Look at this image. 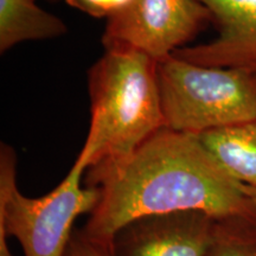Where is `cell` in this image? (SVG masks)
<instances>
[{"label":"cell","instance_id":"obj_1","mask_svg":"<svg viewBox=\"0 0 256 256\" xmlns=\"http://www.w3.org/2000/svg\"><path fill=\"white\" fill-rule=\"evenodd\" d=\"M84 185L98 202L82 232L110 246L133 220L179 211L214 218H256V209L238 183L210 154L196 134L164 127L130 154L104 160L86 171Z\"/></svg>","mask_w":256,"mask_h":256},{"label":"cell","instance_id":"obj_11","mask_svg":"<svg viewBox=\"0 0 256 256\" xmlns=\"http://www.w3.org/2000/svg\"><path fill=\"white\" fill-rule=\"evenodd\" d=\"M134 0H66L70 8L94 18L108 19L122 14Z\"/></svg>","mask_w":256,"mask_h":256},{"label":"cell","instance_id":"obj_2","mask_svg":"<svg viewBox=\"0 0 256 256\" xmlns=\"http://www.w3.org/2000/svg\"><path fill=\"white\" fill-rule=\"evenodd\" d=\"M104 49L88 74L90 124L80 152L88 168L130 154L165 127L158 62L132 48Z\"/></svg>","mask_w":256,"mask_h":256},{"label":"cell","instance_id":"obj_6","mask_svg":"<svg viewBox=\"0 0 256 256\" xmlns=\"http://www.w3.org/2000/svg\"><path fill=\"white\" fill-rule=\"evenodd\" d=\"M215 224L200 211L142 217L116 232L110 250L113 256H206Z\"/></svg>","mask_w":256,"mask_h":256},{"label":"cell","instance_id":"obj_13","mask_svg":"<svg viewBox=\"0 0 256 256\" xmlns=\"http://www.w3.org/2000/svg\"><path fill=\"white\" fill-rule=\"evenodd\" d=\"M244 191L246 194H248L249 198H250L252 204H254L255 209H256V188H252V186H246L244 185Z\"/></svg>","mask_w":256,"mask_h":256},{"label":"cell","instance_id":"obj_4","mask_svg":"<svg viewBox=\"0 0 256 256\" xmlns=\"http://www.w3.org/2000/svg\"><path fill=\"white\" fill-rule=\"evenodd\" d=\"M165 127L200 136L256 119V72L198 66L174 55L158 62Z\"/></svg>","mask_w":256,"mask_h":256},{"label":"cell","instance_id":"obj_5","mask_svg":"<svg viewBox=\"0 0 256 256\" xmlns=\"http://www.w3.org/2000/svg\"><path fill=\"white\" fill-rule=\"evenodd\" d=\"M210 24L211 12L200 0H134L108 19L102 44L132 48L159 62L188 46Z\"/></svg>","mask_w":256,"mask_h":256},{"label":"cell","instance_id":"obj_8","mask_svg":"<svg viewBox=\"0 0 256 256\" xmlns=\"http://www.w3.org/2000/svg\"><path fill=\"white\" fill-rule=\"evenodd\" d=\"M198 138L234 179L256 188V119L208 130Z\"/></svg>","mask_w":256,"mask_h":256},{"label":"cell","instance_id":"obj_9","mask_svg":"<svg viewBox=\"0 0 256 256\" xmlns=\"http://www.w3.org/2000/svg\"><path fill=\"white\" fill-rule=\"evenodd\" d=\"M62 19L37 5L36 0H0V52L22 42L57 38L66 34Z\"/></svg>","mask_w":256,"mask_h":256},{"label":"cell","instance_id":"obj_7","mask_svg":"<svg viewBox=\"0 0 256 256\" xmlns=\"http://www.w3.org/2000/svg\"><path fill=\"white\" fill-rule=\"evenodd\" d=\"M209 8L217 37L188 46L174 56L204 66L256 72V0H200Z\"/></svg>","mask_w":256,"mask_h":256},{"label":"cell","instance_id":"obj_14","mask_svg":"<svg viewBox=\"0 0 256 256\" xmlns=\"http://www.w3.org/2000/svg\"><path fill=\"white\" fill-rule=\"evenodd\" d=\"M48 2H60V0H48ZM66 2V0H64Z\"/></svg>","mask_w":256,"mask_h":256},{"label":"cell","instance_id":"obj_10","mask_svg":"<svg viewBox=\"0 0 256 256\" xmlns=\"http://www.w3.org/2000/svg\"><path fill=\"white\" fill-rule=\"evenodd\" d=\"M206 256H256V218L235 216L216 220Z\"/></svg>","mask_w":256,"mask_h":256},{"label":"cell","instance_id":"obj_3","mask_svg":"<svg viewBox=\"0 0 256 256\" xmlns=\"http://www.w3.org/2000/svg\"><path fill=\"white\" fill-rule=\"evenodd\" d=\"M88 165L78 156L69 174L49 194L28 197L17 185V156L0 145V229L14 238L24 256H66L75 220L90 214L98 191L82 185Z\"/></svg>","mask_w":256,"mask_h":256},{"label":"cell","instance_id":"obj_12","mask_svg":"<svg viewBox=\"0 0 256 256\" xmlns=\"http://www.w3.org/2000/svg\"><path fill=\"white\" fill-rule=\"evenodd\" d=\"M66 256H113L110 246L88 238L82 229H75Z\"/></svg>","mask_w":256,"mask_h":256}]
</instances>
